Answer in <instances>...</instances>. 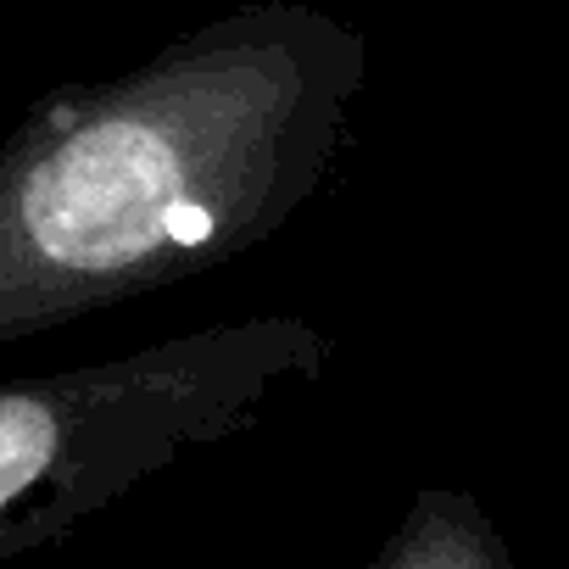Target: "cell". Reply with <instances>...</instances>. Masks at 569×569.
<instances>
[{"label": "cell", "instance_id": "1", "mask_svg": "<svg viewBox=\"0 0 569 569\" xmlns=\"http://www.w3.org/2000/svg\"><path fill=\"white\" fill-rule=\"evenodd\" d=\"M363 90L352 23L246 0L129 73L40 96L0 140V347L268 246L341 173Z\"/></svg>", "mask_w": 569, "mask_h": 569}, {"label": "cell", "instance_id": "2", "mask_svg": "<svg viewBox=\"0 0 569 569\" xmlns=\"http://www.w3.org/2000/svg\"><path fill=\"white\" fill-rule=\"evenodd\" d=\"M330 358V330L257 313L0 380V558L57 547L184 458L262 430Z\"/></svg>", "mask_w": 569, "mask_h": 569}, {"label": "cell", "instance_id": "3", "mask_svg": "<svg viewBox=\"0 0 569 569\" xmlns=\"http://www.w3.org/2000/svg\"><path fill=\"white\" fill-rule=\"evenodd\" d=\"M375 569H480L502 563L497 536L458 491H419L402 525L375 547Z\"/></svg>", "mask_w": 569, "mask_h": 569}]
</instances>
